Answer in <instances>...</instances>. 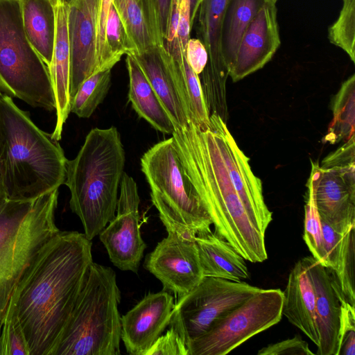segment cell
I'll return each mask as SVG.
<instances>
[{"instance_id": "obj_1", "label": "cell", "mask_w": 355, "mask_h": 355, "mask_svg": "<svg viewBox=\"0 0 355 355\" xmlns=\"http://www.w3.org/2000/svg\"><path fill=\"white\" fill-rule=\"evenodd\" d=\"M92 262V241L85 234L59 231L25 270L7 306L20 323L30 355H51Z\"/></svg>"}, {"instance_id": "obj_2", "label": "cell", "mask_w": 355, "mask_h": 355, "mask_svg": "<svg viewBox=\"0 0 355 355\" xmlns=\"http://www.w3.org/2000/svg\"><path fill=\"white\" fill-rule=\"evenodd\" d=\"M184 172L205 207L214 234L246 261L268 259L265 234L251 220L233 184L211 124L189 121L172 134Z\"/></svg>"}, {"instance_id": "obj_3", "label": "cell", "mask_w": 355, "mask_h": 355, "mask_svg": "<svg viewBox=\"0 0 355 355\" xmlns=\"http://www.w3.org/2000/svg\"><path fill=\"white\" fill-rule=\"evenodd\" d=\"M67 159L11 97L0 96V175L8 200H35L64 184Z\"/></svg>"}, {"instance_id": "obj_4", "label": "cell", "mask_w": 355, "mask_h": 355, "mask_svg": "<svg viewBox=\"0 0 355 355\" xmlns=\"http://www.w3.org/2000/svg\"><path fill=\"white\" fill-rule=\"evenodd\" d=\"M125 153L116 127L94 128L76 157L67 159L69 205L92 241L114 217Z\"/></svg>"}, {"instance_id": "obj_5", "label": "cell", "mask_w": 355, "mask_h": 355, "mask_svg": "<svg viewBox=\"0 0 355 355\" xmlns=\"http://www.w3.org/2000/svg\"><path fill=\"white\" fill-rule=\"evenodd\" d=\"M120 300L114 271L92 262L51 355L120 354Z\"/></svg>"}, {"instance_id": "obj_6", "label": "cell", "mask_w": 355, "mask_h": 355, "mask_svg": "<svg viewBox=\"0 0 355 355\" xmlns=\"http://www.w3.org/2000/svg\"><path fill=\"white\" fill-rule=\"evenodd\" d=\"M58 189L35 200H8L0 213V322L21 276L49 240L55 223Z\"/></svg>"}, {"instance_id": "obj_7", "label": "cell", "mask_w": 355, "mask_h": 355, "mask_svg": "<svg viewBox=\"0 0 355 355\" xmlns=\"http://www.w3.org/2000/svg\"><path fill=\"white\" fill-rule=\"evenodd\" d=\"M141 166L167 232L194 239L211 231V218L184 172L173 137L149 148L141 158Z\"/></svg>"}, {"instance_id": "obj_8", "label": "cell", "mask_w": 355, "mask_h": 355, "mask_svg": "<svg viewBox=\"0 0 355 355\" xmlns=\"http://www.w3.org/2000/svg\"><path fill=\"white\" fill-rule=\"evenodd\" d=\"M0 89L32 107L55 110L49 70L26 36L20 0H0Z\"/></svg>"}, {"instance_id": "obj_9", "label": "cell", "mask_w": 355, "mask_h": 355, "mask_svg": "<svg viewBox=\"0 0 355 355\" xmlns=\"http://www.w3.org/2000/svg\"><path fill=\"white\" fill-rule=\"evenodd\" d=\"M283 291L261 288L188 345L189 355H225L282 318Z\"/></svg>"}, {"instance_id": "obj_10", "label": "cell", "mask_w": 355, "mask_h": 355, "mask_svg": "<svg viewBox=\"0 0 355 355\" xmlns=\"http://www.w3.org/2000/svg\"><path fill=\"white\" fill-rule=\"evenodd\" d=\"M260 289L243 281L204 277L198 285L179 297L170 322L182 329L189 345Z\"/></svg>"}, {"instance_id": "obj_11", "label": "cell", "mask_w": 355, "mask_h": 355, "mask_svg": "<svg viewBox=\"0 0 355 355\" xmlns=\"http://www.w3.org/2000/svg\"><path fill=\"white\" fill-rule=\"evenodd\" d=\"M140 198L133 178L123 172L116 214L98 234L112 263L121 270L137 272L146 244L140 231Z\"/></svg>"}, {"instance_id": "obj_12", "label": "cell", "mask_w": 355, "mask_h": 355, "mask_svg": "<svg viewBox=\"0 0 355 355\" xmlns=\"http://www.w3.org/2000/svg\"><path fill=\"white\" fill-rule=\"evenodd\" d=\"M355 161L312 162L310 177L320 218L339 232L355 225Z\"/></svg>"}, {"instance_id": "obj_13", "label": "cell", "mask_w": 355, "mask_h": 355, "mask_svg": "<svg viewBox=\"0 0 355 355\" xmlns=\"http://www.w3.org/2000/svg\"><path fill=\"white\" fill-rule=\"evenodd\" d=\"M194 239L168 232L144 263V268L162 282L164 291L179 297L204 278Z\"/></svg>"}, {"instance_id": "obj_14", "label": "cell", "mask_w": 355, "mask_h": 355, "mask_svg": "<svg viewBox=\"0 0 355 355\" xmlns=\"http://www.w3.org/2000/svg\"><path fill=\"white\" fill-rule=\"evenodd\" d=\"M209 120L233 184L251 220L265 234L272 213L264 201L261 181L253 173L249 158L236 144L226 122L215 114H210Z\"/></svg>"}, {"instance_id": "obj_15", "label": "cell", "mask_w": 355, "mask_h": 355, "mask_svg": "<svg viewBox=\"0 0 355 355\" xmlns=\"http://www.w3.org/2000/svg\"><path fill=\"white\" fill-rule=\"evenodd\" d=\"M101 0H69L70 99L98 69V27Z\"/></svg>"}, {"instance_id": "obj_16", "label": "cell", "mask_w": 355, "mask_h": 355, "mask_svg": "<svg viewBox=\"0 0 355 355\" xmlns=\"http://www.w3.org/2000/svg\"><path fill=\"white\" fill-rule=\"evenodd\" d=\"M276 1L268 0L245 31L229 71L234 82L261 69L280 46Z\"/></svg>"}, {"instance_id": "obj_17", "label": "cell", "mask_w": 355, "mask_h": 355, "mask_svg": "<svg viewBox=\"0 0 355 355\" xmlns=\"http://www.w3.org/2000/svg\"><path fill=\"white\" fill-rule=\"evenodd\" d=\"M173 297L166 291L146 295L121 318V338L128 354L145 355L168 326Z\"/></svg>"}, {"instance_id": "obj_18", "label": "cell", "mask_w": 355, "mask_h": 355, "mask_svg": "<svg viewBox=\"0 0 355 355\" xmlns=\"http://www.w3.org/2000/svg\"><path fill=\"white\" fill-rule=\"evenodd\" d=\"M301 259L309 275L315 297V322L319 336L316 354L338 355L341 305L345 297L329 268L313 256Z\"/></svg>"}, {"instance_id": "obj_19", "label": "cell", "mask_w": 355, "mask_h": 355, "mask_svg": "<svg viewBox=\"0 0 355 355\" xmlns=\"http://www.w3.org/2000/svg\"><path fill=\"white\" fill-rule=\"evenodd\" d=\"M230 0H201L198 10V35L208 53V62L199 75L202 92L209 100L221 101L226 98L228 70L220 49L223 17Z\"/></svg>"}, {"instance_id": "obj_20", "label": "cell", "mask_w": 355, "mask_h": 355, "mask_svg": "<svg viewBox=\"0 0 355 355\" xmlns=\"http://www.w3.org/2000/svg\"><path fill=\"white\" fill-rule=\"evenodd\" d=\"M56 30L52 59L49 67L55 102L56 122L51 137L59 141L70 113L71 47L69 37L67 0L55 1Z\"/></svg>"}, {"instance_id": "obj_21", "label": "cell", "mask_w": 355, "mask_h": 355, "mask_svg": "<svg viewBox=\"0 0 355 355\" xmlns=\"http://www.w3.org/2000/svg\"><path fill=\"white\" fill-rule=\"evenodd\" d=\"M141 67L168 113L175 129H183L190 121L174 84L169 52L164 45L131 54Z\"/></svg>"}, {"instance_id": "obj_22", "label": "cell", "mask_w": 355, "mask_h": 355, "mask_svg": "<svg viewBox=\"0 0 355 355\" xmlns=\"http://www.w3.org/2000/svg\"><path fill=\"white\" fill-rule=\"evenodd\" d=\"M283 295L282 315L318 347L319 336L315 322V293L302 259L297 261L291 270Z\"/></svg>"}, {"instance_id": "obj_23", "label": "cell", "mask_w": 355, "mask_h": 355, "mask_svg": "<svg viewBox=\"0 0 355 355\" xmlns=\"http://www.w3.org/2000/svg\"><path fill=\"white\" fill-rule=\"evenodd\" d=\"M112 5L135 47L134 53L164 45L155 0H113Z\"/></svg>"}, {"instance_id": "obj_24", "label": "cell", "mask_w": 355, "mask_h": 355, "mask_svg": "<svg viewBox=\"0 0 355 355\" xmlns=\"http://www.w3.org/2000/svg\"><path fill=\"white\" fill-rule=\"evenodd\" d=\"M204 277L239 282L249 277L245 259L224 239L211 231L196 236Z\"/></svg>"}, {"instance_id": "obj_25", "label": "cell", "mask_w": 355, "mask_h": 355, "mask_svg": "<svg viewBox=\"0 0 355 355\" xmlns=\"http://www.w3.org/2000/svg\"><path fill=\"white\" fill-rule=\"evenodd\" d=\"M129 76L128 100L137 114L155 130L173 134L175 127L147 78L131 54L126 55Z\"/></svg>"}, {"instance_id": "obj_26", "label": "cell", "mask_w": 355, "mask_h": 355, "mask_svg": "<svg viewBox=\"0 0 355 355\" xmlns=\"http://www.w3.org/2000/svg\"><path fill=\"white\" fill-rule=\"evenodd\" d=\"M55 0H20L24 28L46 66L51 64L56 30Z\"/></svg>"}, {"instance_id": "obj_27", "label": "cell", "mask_w": 355, "mask_h": 355, "mask_svg": "<svg viewBox=\"0 0 355 355\" xmlns=\"http://www.w3.org/2000/svg\"><path fill=\"white\" fill-rule=\"evenodd\" d=\"M169 53V66L174 84L190 121L199 125H208L210 112L198 75L189 66L180 48Z\"/></svg>"}, {"instance_id": "obj_28", "label": "cell", "mask_w": 355, "mask_h": 355, "mask_svg": "<svg viewBox=\"0 0 355 355\" xmlns=\"http://www.w3.org/2000/svg\"><path fill=\"white\" fill-rule=\"evenodd\" d=\"M267 1H229L223 17L220 35V53L228 73L234 63L245 31Z\"/></svg>"}, {"instance_id": "obj_29", "label": "cell", "mask_w": 355, "mask_h": 355, "mask_svg": "<svg viewBox=\"0 0 355 355\" xmlns=\"http://www.w3.org/2000/svg\"><path fill=\"white\" fill-rule=\"evenodd\" d=\"M333 119L323 142L335 144L354 137L355 76L345 80L332 103Z\"/></svg>"}, {"instance_id": "obj_30", "label": "cell", "mask_w": 355, "mask_h": 355, "mask_svg": "<svg viewBox=\"0 0 355 355\" xmlns=\"http://www.w3.org/2000/svg\"><path fill=\"white\" fill-rule=\"evenodd\" d=\"M111 85V69L100 70L86 78L71 101L70 112L89 118L103 103Z\"/></svg>"}, {"instance_id": "obj_31", "label": "cell", "mask_w": 355, "mask_h": 355, "mask_svg": "<svg viewBox=\"0 0 355 355\" xmlns=\"http://www.w3.org/2000/svg\"><path fill=\"white\" fill-rule=\"evenodd\" d=\"M105 44L107 69H112L124 54L135 52V47L112 3L105 21Z\"/></svg>"}, {"instance_id": "obj_32", "label": "cell", "mask_w": 355, "mask_h": 355, "mask_svg": "<svg viewBox=\"0 0 355 355\" xmlns=\"http://www.w3.org/2000/svg\"><path fill=\"white\" fill-rule=\"evenodd\" d=\"M355 225L343 236L340 257L335 270H330L345 300L355 306Z\"/></svg>"}, {"instance_id": "obj_33", "label": "cell", "mask_w": 355, "mask_h": 355, "mask_svg": "<svg viewBox=\"0 0 355 355\" xmlns=\"http://www.w3.org/2000/svg\"><path fill=\"white\" fill-rule=\"evenodd\" d=\"M328 39L355 62V0H343L339 16L328 29Z\"/></svg>"}, {"instance_id": "obj_34", "label": "cell", "mask_w": 355, "mask_h": 355, "mask_svg": "<svg viewBox=\"0 0 355 355\" xmlns=\"http://www.w3.org/2000/svg\"><path fill=\"white\" fill-rule=\"evenodd\" d=\"M306 187L303 238L311 256L323 265L324 250L321 219L315 201L313 185L310 176Z\"/></svg>"}, {"instance_id": "obj_35", "label": "cell", "mask_w": 355, "mask_h": 355, "mask_svg": "<svg viewBox=\"0 0 355 355\" xmlns=\"http://www.w3.org/2000/svg\"><path fill=\"white\" fill-rule=\"evenodd\" d=\"M0 355H30L20 323L8 306L0 322Z\"/></svg>"}, {"instance_id": "obj_36", "label": "cell", "mask_w": 355, "mask_h": 355, "mask_svg": "<svg viewBox=\"0 0 355 355\" xmlns=\"http://www.w3.org/2000/svg\"><path fill=\"white\" fill-rule=\"evenodd\" d=\"M170 328L160 336L145 355H189L188 343L182 329L169 322Z\"/></svg>"}, {"instance_id": "obj_37", "label": "cell", "mask_w": 355, "mask_h": 355, "mask_svg": "<svg viewBox=\"0 0 355 355\" xmlns=\"http://www.w3.org/2000/svg\"><path fill=\"white\" fill-rule=\"evenodd\" d=\"M338 355H355V306L342 300Z\"/></svg>"}, {"instance_id": "obj_38", "label": "cell", "mask_w": 355, "mask_h": 355, "mask_svg": "<svg viewBox=\"0 0 355 355\" xmlns=\"http://www.w3.org/2000/svg\"><path fill=\"white\" fill-rule=\"evenodd\" d=\"M321 219L324 263L323 266L331 270H335L341 253L344 233L336 230L327 222Z\"/></svg>"}, {"instance_id": "obj_39", "label": "cell", "mask_w": 355, "mask_h": 355, "mask_svg": "<svg viewBox=\"0 0 355 355\" xmlns=\"http://www.w3.org/2000/svg\"><path fill=\"white\" fill-rule=\"evenodd\" d=\"M258 355H313L309 344L300 336L296 335L279 342L269 344L260 349Z\"/></svg>"}, {"instance_id": "obj_40", "label": "cell", "mask_w": 355, "mask_h": 355, "mask_svg": "<svg viewBox=\"0 0 355 355\" xmlns=\"http://www.w3.org/2000/svg\"><path fill=\"white\" fill-rule=\"evenodd\" d=\"M184 55L193 71L199 76L208 62V53L201 40L190 38L186 46Z\"/></svg>"}, {"instance_id": "obj_41", "label": "cell", "mask_w": 355, "mask_h": 355, "mask_svg": "<svg viewBox=\"0 0 355 355\" xmlns=\"http://www.w3.org/2000/svg\"><path fill=\"white\" fill-rule=\"evenodd\" d=\"M113 0H101L98 27V71L105 69V26Z\"/></svg>"}, {"instance_id": "obj_42", "label": "cell", "mask_w": 355, "mask_h": 355, "mask_svg": "<svg viewBox=\"0 0 355 355\" xmlns=\"http://www.w3.org/2000/svg\"><path fill=\"white\" fill-rule=\"evenodd\" d=\"M160 29L165 40L171 20L173 0H155Z\"/></svg>"}, {"instance_id": "obj_43", "label": "cell", "mask_w": 355, "mask_h": 355, "mask_svg": "<svg viewBox=\"0 0 355 355\" xmlns=\"http://www.w3.org/2000/svg\"><path fill=\"white\" fill-rule=\"evenodd\" d=\"M201 0H189L190 6V24L192 28Z\"/></svg>"}, {"instance_id": "obj_44", "label": "cell", "mask_w": 355, "mask_h": 355, "mask_svg": "<svg viewBox=\"0 0 355 355\" xmlns=\"http://www.w3.org/2000/svg\"><path fill=\"white\" fill-rule=\"evenodd\" d=\"M8 200V198L0 175V213L5 207Z\"/></svg>"}, {"instance_id": "obj_45", "label": "cell", "mask_w": 355, "mask_h": 355, "mask_svg": "<svg viewBox=\"0 0 355 355\" xmlns=\"http://www.w3.org/2000/svg\"><path fill=\"white\" fill-rule=\"evenodd\" d=\"M271 1H276V2H277V0H271Z\"/></svg>"}, {"instance_id": "obj_46", "label": "cell", "mask_w": 355, "mask_h": 355, "mask_svg": "<svg viewBox=\"0 0 355 355\" xmlns=\"http://www.w3.org/2000/svg\"><path fill=\"white\" fill-rule=\"evenodd\" d=\"M1 92H0V96H1Z\"/></svg>"}]
</instances>
